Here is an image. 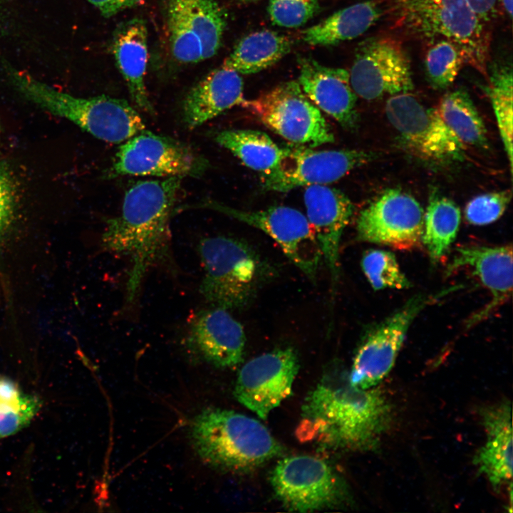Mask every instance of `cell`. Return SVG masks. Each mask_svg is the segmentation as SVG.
I'll return each mask as SVG.
<instances>
[{"label":"cell","instance_id":"36","mask_svg":"<svg viewBox=\"0 0 513 513\" xmlns=\"http://www.w3.org/2000/svg\"><path fill=\"white\" fill-rule=\"evenodd\" d=\"M41 407V400L34 396L26 405L19 410L0 413V438L15 434L26 427L38 413Z\"/></svg>","mask_w":513,"mask_h":513},{"label":"cell","instance_id":"2","mask_svg":"<svg viewBox=\"0 0 513 513\" xmlns=\"http://www.w3.org/2000/svg\"><path fill=\"white\" fill-rule=\"evenodd\" d=\"M182 180L168 177L136 181L125 194L120 214L107 222L103 247L128 256L132 262L126 288L128 304L136 299L148 269L169 255L170 219Z\"/></svg>","mask_w":513,"mask_h":513},{"label":"cell","instance_id":"28","mask_svg":"<svg viewBox=\"0 0 513 513\" xmlns=\"http://www.w3.org/2000/svg\"><path fill=\"white\" fill-rule=\"evenodd\" d=\"M437 109L447 127L465 145L487 146L485 125L466 90L459 88L445 93Z\"/></svg>","mask_w":513,"mask_h":513},{"label":"cell","instance_id":"37","mask_svg":"<svg viewBox=\"0 0 513 513\" xmlns=\"http://www.w3.org/2000/svg\"><path fill=\"white\" fill-rule=\"evenodd\" d=\"M24 394L11 379L0 376V413L16 411L26 405L34 397Z\"/></svg>","mask_w":513,"mask_h":513},{"label":"cell","instance_id":"31","mask_svg":"<svg viewBox=\"0 0 513 513\" xmlns=\"http://www.w3.org/2000/svg\"><path fill=\"white\" fill-rule=\"evenodd\" d=\"M464 63V54L453 41L440 38L430 43L425 68L428 81L434 88L445 89L452 84Z\"/></svg>","mask_w":513,"mask_h":513},{"label":"cell","instance_id":"16","mask_svg":"<svg viewBox=\"0 0 513 513\" xmlns=\"http://www.w3.org/2000/svg\"><path fill=\"white\" fill-rule=\"evenodd\" d=\"M373 159L371 152L359 150H315L306 146L288 147L276 170L262 175L266 191L286 192L295 188L326 185Z\"/></svg>","mask_w":513,"mask_h":513},{"label":"cell","instance_id":"24","mask_svg":"<svg viewBox=\"0 0 513 513\" xmlns=\"http://www.w3.org/2000/svg\"><path fill=\"white\" fill-rule=\"evenodd\" d=\"M112 52L135 105L155 115L145 83L148 60L145 21L134 18L121 24L113 35Z\"/></svg>","mask_w":513,"mask_h":513},{"label":"cell","instance_id":"33","mask_svg":"<svg viewBox=\"0 0 513 513\" xmlns=\"http://www.w3.org/2000/svg\"><path fill=\"white\" fill-rule=\"evenodd\" d=\"M319 8L318 0H270L268 13L274 24L297 28L314 17Z\"/></svg>","mask_w":513,"mask_h":513},{"label":"cell","instance_id":"25","mask_svg":"<svg viewBox=\"0 0 513 513\" xmlns=\"http://www.w3.org/2000/svg\"><path fill=\"white\" fill-rule=\"evenodd\" d=\"M383 13L377 0L351 5L303 31V40L312 46H323L351 40L366 32Z\"/></svg>","mask_w":513,"mask_h":513},{"label":"cell","instance_id":"6","mask_svg":"<svg viewBox=\"0 0 513 513\" xmlns=\"http://www.w3.org/2000/svg\"><path fill=\"white\" fill-rule=\"evenodd\" d=\"M198 250L204 268L200 291L216 307L246 306L269 274V266L245 242L224 236L202 239Z\"/></svg>","mask_w":513,"mask_h":513},{"label":"cell","instance_id":"21","mask_svg":"<svg viewBox=\"0 0 513 513\" xmlns=\"http://www.w3.org/2000/svg\"><path fill=\"white\" fill-rule=\"evenodd\" d=\"M460 268H468L490 291L492 299L472 316L467 326H473L489 316L506 302L512 292V247L464 246L457 249L447 274Z\"/></svg>","mask_w":513,"mask_h":513},{"label":"cell","instance_id":"42","mask_svg":"<svg viewBox=\"0 0 513 513\" xmlns=\"http://www.w3.org/2000/svg\"><path fill=\"white\" fill-rule=\"evenodd\" d=\"M0 135H1V125H0Z\"/></svg>","mask_w":513,"mask_h":513},{"label":"cell","instance_id":"26","mask_svg":"<svg viewBox=\"0 0 513 513\" xmlns=\"http://www.w3.org/2000/svg\"><path fill=\"white\" fill-rule=\"evenodd\" d=\"M291 40L269 30L255 31L243 37L224 60L223 66L239 74L265 70L290 52Z\"/></svg>","mask_w":513,"mask_h":513},{"label":"cell","instance_id":"14","mask_svg":"<svg viewBox=\"0 0 513 513\" xmlns=\"http://www.w3.org/2000/svg\"><path fill=\"white\" fill-rule=\"evenodd\" d=\"M349 76L354 93L368 100L409 93L414 87L408 56L401 44L389 37L361 42Z\"/></svg>","mask_w":513,"mask_h":513},{"label":"cell","instance_id":"13","mask_svg":"<svg viewBox=\"0 0 513 513\" xmlns=\"http://www.w3.org/2000/svg\"><path fill=\"white\" fill-rule=\"evenodd\" d=\"M232 217L259 229L272 238L289 259L311 279L316 278L322 257L313 229L304 214L285 206L259 211H244L214 201L197 205Z\"/></svg>","mask_w":513,"mask_h":513},{"label":"cell","instance_id":"9","mask_svg":"<svg viewBox=\"0 0 513 513\" xmlns=\"http://www.w3.org/2000/svg\"><path fill=\"white\" fill-rule=\"evenodd\" d=\"M209 166L204 156L187 145L145 129L120 146L109 176L200 177Z\"/></svg>","mask_w":513,"mask_h":513},{"label":"cell","instance_id":"7","mask_svg":"<svg viewBox=\"0 0 513 513\" xmlns=\"http://www.w3.org/2000/svg\"><path fill=\"white\" fill-rule=\"evenodd\" d=\"M274 495L289 511L309 512L341 507L350 492L342 477L324 460L296 455L280 460L270 473Z\"/></svg>","mask_w":513,"mask_h":513},{"label":"cell","instance_id":"23","mask_svg":"<svg viewBox=\"0 0 513 513\" xmlns=\"http://www.w3.org/2000/svg\"><path fill=\"white\" fill-rule=\"evenodd\" d=\"M243 81L239 73L223 65L208 73L187 94L183 120L190 129L217 117L235 105L245 106Z\"/></svg>","mask_w":513,"mask_h":513},{"label":"cell","instance_id":"15","mask_svg":"<svg viewBox=\"0 0 513 513\" xmlns=\"http://www.w3.org/2000/svg\"><path fill=\"white\" fill-rule=\"evenodd\" d=\"M356 222L359 240L407 250L422 242L424 212L413 197L390 189L364 208Z\"/></svg>","mask_w":513,"mask_h":513},{"label":"cell","instance_id":"39","mask_svg":"<svg viewBox=\"0 0 513 513\" xmlns=\"http://www.w3.org/2000/svg\"><path fill=\"white\" fill-rule=\"evenodd\" d=\"M467 1L485 24L487 25L494 16L497 0H467Z\"/></svg>","mask_w":513,"mask_h":513},{"label":"cell","instance_id":"19","mask_svg":"<svg viewBox=\"0 0 513 513\" xmlns=\"http://www.w3.org/2000/svg\"><path fill=\"white\" fill-rule=\"evenodd\" d=\"M304 200L307 219L334 285L339 274L340 241L353 215V204L341 190L326 185L307 186Z\"/></svg>","mask_w":513,"mask_h":513},{"label":"cell","instance_id":"18","mask_svg":"<svg viewBox=\"0 0 513 513\" xmlns=\"http://www.w3.org/2000/svg\"><path fill=\"white\" fill-rule=\"evenodd\" d=\"M187 343L197 356L207 363L232 368L243 361L246 336L242 324L227 310L216 307L195 316Z\"/></svg>","mask_w":513,"mask_h":513},{"label":"cell","instance_id":"20","mask_svg":"<svg viewBox=\"0 0 513 513\" xmlns=\"http://www.w3.org/2000/svg\"><path fill=\"white\" fill-rule=\"evenodd\" d=\"M298 63V83L309 100L343 128L354 129L358 117L357 95L351 86L349 72L323 66L307 56H299Z\"/></svg>","mask_w":513,"mask_h":513},{"label":"cell","instance_id":"1","mask_svg":"<svg viewBox=\"0 0 513 513\" xmlns=\"http://www.w3.org/2000/svg\"><path fill=\"white\" fill-rule=\"evenodd\" d=\"M393 413L378 385L363 389L348 374L330 370L306 397L296 434L332 450H373L391 427Z\"/></svg>","mask_w":513,"mask_h":513},{"label":"cell","instance_id":"38","mask_svg":"<svg viewBox=\"0 0 513 513\" xmlns=\"http://www.w3.org/2000/svg\"><path fill=\"white\" fill-rule=\"evenodd\" d=\"M106 18H110L126 9L142 6L145 0H87Z\"/></svg>","mask_w":513,"mask_h":513},{"label":"cell","instance_id":"40","mask_svg":"<svg viewBox=\"0 0 513 513\" xmlns=\"http://www.w3.org/2000/svg\"><path fill=\"white\" fill-rule=\"evenodd\" d=\"M502 5L509 18L512 16V0H500Z\"/></svg>","mask_w":513,"mask_h":513},{"label":"cell","instance_id":"34","mask_svg":"<svg viewBox=\"0 0 513 513\" xmlns=\"http://www.w3.org/2000/svg\"><path fill=\"white\" fill-rule=\"evenodd\" d=\"M511 198L510 190L478 195L467 204L465 219L470 224L477 226L492 223L503 214Z\"/></svg>","mask_w":513,"mask_h":513},{"label":"cell","instance_id":"22","mask_svg":"<svg viewBox=\"0 0 513 513\" xmlns=\"http://www.w3.org/2000/svg\"><path fill=\"white\" fill-rule=\"evenodd\" d=\"M487 440L476 452L473 463L494 489L512 478V406L509 401L480 410Z\"/></svg>","mask_w":513,"mask_h":513},{"label":"cell","instance_id":"29","mask_svg":"<svg viewBox=\"0 0 513 513\" xmlns=\"http://www.w3.org/2000/svg\"><path fill=\"white\" fill-rule=\"evenodd\" d=\"M461 214L451 200L432 195L424 214L422 242L432 261L440 259L454 242L460 224Z\"/></svg>","mask_w":513,"mask_h":513},{"label":"cell","instance_id":"30","mask_svg":"<svg viewBox=\"0 0 513 513\" xmlns=\"http://www.w3.org/2000/svg\"><path fill=\"white\" fill-rule=\"evenodd\" d=\"M487 93L496 116L500 136L512 172V69L508 65H494L489 74Z\"/></svg>","mask_w":513,"mask_h":513},{"label":"cell","instance_id":"5","mask_svg":"<svg viewBox=\"0 0 513 513\" xmlns=\"http://www.w3.org/2000/svg\"><path fill=\"white\" fill-rule=\"evenodd\" d=\"M4 68L13 87L25 98L64 118L94 137L120 143L145 129L138 113L125 100L98 95L81 98L61 92L8 63Z\"/></svg>","mask_w":513,"mask_h":513},{"label":"cell","instance_id":"8","mask_svg":"<svg viewBox=\"0 0 513 513\" xmlns=\"http://www.w3.org/2000/svg\"><path fill=\"white\" fill-rule=\"evenodd\" d=\"M268 128L286 140L308 147L334 142V135L316 107L295 81L281 83L244 106Z\"/></svg>","mask_w":513,"mask_h":513},{"label":"cell","instance_id":"12","mask_svg":"<svg viewBox=\"0 0 513 513\" xmlns=\"http://www.w3.org/2000/svg\"><path fill=\"white\" fill-rule=\"evenodd\" d=\"M385 113L406 145L421 158L434 162L463 158L465 145L447 127L437 109L425 106L411 93L390 96Z\"/></svg>","mask_w":513,"mask_h":513},{"label":"cell","instance_id":"10","mask_svg":"<svg viewBox=\"0 0 513 513\" xmlns=\"http://www.w3.org/2000/svg\"><path fill=\"white\" fill-rule=\"evenodd\" d=\"M166 22L172 57L196 63L219 51L227 14L218 0H167Z\"/></svg>","mask_w":513,"mask_h":513},{"label":"cell","instance_id":"4","mask_svg":"<svg viewBox=\"0 0 513 513\" xmlns=\"http://www.w3.org/2000/svg\"><path fill=\"white\" fill-rule=\"evenodd\" d=\"M377 1L395 27L429 43L453 41L465 63L488 77L489 33L467 0Z\"/></svg>","mask_w":513,"mask_h":513},{"label":"cell","instance_id":"3","mask_svg":"<svg viewBox=\"0 0 513 513\" xmlns=\"http://www.w3.org/2000/svg\"><path fill=\"white\" fill-rule=\"evenodd\" d=\"M190 435L200 458L219 470L251 472L282 453L262 423L234 410H204L193 420Z\"/></svg>","mask_w":513,"mask_h":513},{"label":"cell","instance_id":"41","mask_svg":"<svg viewBox=\"0 0 513 513\" xmlns=\"http://www.w3.org/2000/svg\"><path fill=\"white\" fill-rule=\"evenodd\" d=\"M237 1H239V2H242V3H250V2L256 1L259 0H237Z\"/></svg>","mask_w":513,"mask_h":513},{"label":"cell","instance_id":"32","mask_svg":"<svg viewBox=\"0 0 513 513\" xmlns=\"http://www.w3.org/2000/svg\"><path fill=\"white\" fill-rule=\"evenodd\" d=\"M361 267L375 291L386 288L403 289L410 286L392 252L382 249L368 250L362 257Z\"/></svg>","mask_w":513,"mask_h":513},{"label":"cell","instance_id":"17","mask_svg":"<svg viewBox=\"0 0 513 513\" xmlns=\"http://www.w3.org/2000/svg\"><path fill=\"white\" fill-rule=\"evenodd\" d=\"M299 368L297 355L291 348L259 355L241 368L234 396L241 404L265 420L291 395Z\"/></svg>","mask_w":513,"mask_h":513},{"label":"cell","instance_id":"11","mask_svg":"<svg viewBox=\"0 0 513 513\" xmlns=\"http://www.w3.org/2000/svg\"><path fill=\"white\" fill-rule=\"evenodd\" d=\"M450 291L445 290L433 296H415L398 311L372 327L355 354L348 373L350 383L363 389L377 386L393 368L414 318L430 303Z\"/></svg>","mask_w":513,"mask_h":513},{"label":"cell","instance_id":"27","mask_svg":"<svg viewBox=\"0 0 513 513\" xmlns=\"http://www.w3.org/2000/svg\"><path fill=\"white\" fill-rule=\"evenodd\" d=\"M214 139L247 167L263 175L276 170L288 152V147H279L268 135L259 130H224L218 133Z\"/></svg>","mask_w":513,"mask_h":513},{"label":"cell","instance_id":"35","mask_svg":"<svg viewBox=\"0 0 513 513\" xmlns=\"http://www.w3.org/2000/svg\"><path fill=\"white\" fill-rule=\"evenodd\" d=\"M16 185L10 168L0 162V241L11 227L16 205Z\"/></svg>","mask_w":513,"mask_h":513}]
</instances>
